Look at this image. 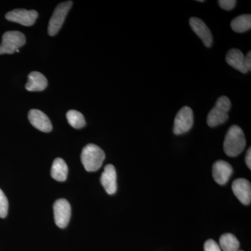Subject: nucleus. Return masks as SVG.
<instances>
[{"instance_id": "nucleus-1", "label": "nucleus", "mask_w": 251, "mask_h": 251, "mask_svg": "<svg viewBox=\"0 0 251 251\" xmlns=\"http://www.w3.org/2000/svg\"><path fill=\"white\" fill-rule=\"evenodd\" d=\"M246 143L245 135L242 128L239 126H232L225 138V153L228 156H237L244 151Z\"/></svg>"}, {"instance_id": "nucleus-2", "label": "nucleus", "mask_w": 251, "mask_h": 251, "mask_svg": "<svg viewBox=\"0 0 251 251\" xmlns=\"http://www.w3.org/2000/svg\"><path fill=\"white\" fill-rule=\"evenodd\" d=\"M105 157L102 149L94 144H89L82 150L81 161L86 171L95 172L101 167Z\"/></svg>"}, {"instance_id": "nucleus-3", "label": "nucleus", "mask_w": 251, "mask_h": 251, "mask_svg": "<svg viewBox=\"0 0 251 251\" xmlns=\"http://www.w3.org/2000/svg\"><path fill=\"white\" fill-rule=\"evenodd\" d=\"M230 108V100L225 96L220 97L216 101L215 107L208 115L207 125L211 127H215L225 123L228 119L227 112Z\"/></svg>"}, {"instance_id": "nucleus-4", "label": "nucleus", "mask_w": 251, "mask_h": 251, "mask_svg": "<svg viewBox=\"0 0 251 251\" xmlns=\"http://www.w3.org/2000/svg\"><path fill=\"white\" fill-rule=\"evenodd\" d=\"M25 36L18 31H6L2 36L0 45V54H14L25 44Z\"/></svg>"}, {"instance_id": "nucleus-5", "label": "nucleus", "mask_w": 251, "mask_h": 251, "mask_svg": "<svg viewBox=\"0 0 251 251\" xmlns=\"http://www.w3.org/2000/svg\"><path fill=\"white\" fill-rule=\"evenodd\" d=\"M73 2L72 1H67L61 3L56 7L53 15L50 20L49 34L50 36H54L57 34L63 25L67 14L72 8Z\"/></svg>"}, {"instance_id": "nucleus-6", "label": "nucleus", "mask_w": 251, "mask_h": 251, "mask_svg": "<svg viewBox=\"0 0 251 251\" xmlns=\"http://www.w3.org/2000/svg\"><path fill=\"white\" fill-rule=\"evenodd\" d=\"M193 125V112L188 106L183 107L176 114L173 131L175 135H181L191 130Z\"/></svg>"}, {"instance_id": "nucleus-7", "label": "nucleus", "mask_w": 251, "mask_h": 251, "mask_svg": "<svg viewBox=\"0 0 251 251\" xmlns=\"http://www.w3.org/2000/svg\"><path fill=\"white\" fill-rule=\"evenodd\" d=\"M54 218L55 224L60 228L67 227L72 215L70 204L65 199H59L53 206Z\"/></svg>"}, {"instance_id": "nucleus-8", "label": "nucleus", "mask_w": 251, "mask_h": 251, "mask_svg": "<svg viewBox=\"0 0 251 251\" xmlns=\"http://www.w3.org/2000/svg\"><path fill=\"white\" fill-rule=\"evenodd\" d=\"M37 11L34 10L17 9L6 14V18L11 22L17 23L26 27L33 25L38 18Z\"/></svg>"}, {"instance_id": "nucleus-9", "label": "nucleus", "mask_w": 251, "mask_h": 251, "mask_svg": "<svg viewBox=\"0 0 251 251\" xmlns=\"http://www.w3.org/2000/svg\"><path fill=\"white\" fill-rule=\"evenodd\" d=\"M232 191L237 199L242 204L249 205L251 202V183L245 179L234 180L232 185Z\"/></svg>"}, {"instance_id": "nucleus-10", "label": "nucleus", "mask_w": 251, "mask_h": 251, "mask_svg": "<svg viewBox=\"0 0 251 251\" xmlns=\"http://www.w3.org/2000/svg\"><path fill=\"white\" fill-rule=\"evenodd\" d=\"M29 122L38 130L49 133L52 129V124L49 117L44 112L36 109H32L28 115Z\"/></svg>"}, {"instance_id": "nucleus-11", "label": "nucleus", "mask_w": 251, "mask_h": 251, "mask_svg": "<svg viewBox=\"0 0 251 251\" xmlns=\"http://www.w3.org/2000/svg\"><path fill=\"white\" fill-rule=\"evenodd\" d=\"M189 23L193 31L201 38L203 44L206 47H211L213 43V36L205 23L200 18L194 17L190 19Z\"/></svg>"}, {"instance_id": "nucleus-12", "label": "nucleus", "mask_w": 251, "mask_h": 251, "mask_svg": "<svg viewBox=\"0 0 251 251\" xmlns=\"http://www.w3.org/2000/svg\"><path fill=\"white\" fill-rule=\"evenodd\" d=\"M213 177L217 184L224 185L228 181L232 174V168L227 162L216 161L213 166Z\"/></svg>"}, {"instance_id": "nucleus-13", "label": "nucleus", "mask_w": 251, "mask_h": 251, "mask_svg": "<svg viewBox=\"0 0 251 251\" xmlns=\"http://www.w3.org/2000/svg\"><path fill=\"white\" fill-rule=\"evenodd\" d=\"M100 182L109 195H113L116 193L117 173L115 167L112 165L108 164L105 167L100 176Z\"/></svg>"}, {"instance_id": "nucleus-14", "label": "nucleus", "mask_w": 251, "mask_h": 251, "mask_svg": "<svg viewBox=\"0 0 251 251\" xmlns=\"http://www.w3.org/2000/svg\"><path fill=\"white\" fill-rule=\"evenodd\" d=\"M226 60L229 66L242 74H247L249 72L245 65V56L239 50H229L226 55Z\"/></svg>"}, {"instance_id": "nucleus-15", "label": "nucleus", "mask_w": 251, "mask_h": 251, "mask_svg": "<svg viewBox=\"0 0 251 251\" xmlns=\"http://www.w3.org/2000/svg\"><path fill=\"white\" fill-rule=\"evenodd\" d=\"M47 85L48 80L46 77L41 73L34 72L28 75L25 88L29 92H41L45 90Z\"/></svg>"}, {"instance_id": "nucleus-16", "label": "nucleus", "mask_w": 251, "mask_h": 251, "mask_svg": "<svg viewBox=\"0 0 251 251\" xmlns=\"http://www.w3.org/2000/svg\"><path fill=\"white\" fill-rule=\"evenodd\" d=\"M68 167L62 158H57L54 160L51 168V176L58 181H64L67 179Z\"/></svg>"}, {"instance_id": "nucleus-17", "label": "nucleus", "mask_w": 251, "mask_h": 251, "mask_svg": "<svg viewBox=\"0 0 251 251\" xmlns=\"http://www.w3.org/2000/svg\"><path fill=\"white\" fill-rule=\"evenodd\" d=\"M231 27L237 33L245 32L251 28V16L243 14L234 18L231 22Z\"/></svg>"}, {"instance_id": "nucleus-18", "label": "nucleus", "mask_w": 251, "mask_h": 251, "mask_svg": "<svg viewBox=\"0 0 251 251\" xmlns=\"http://www.w3.org/2000/svg\"><path fill=\"white\" fill-rule=\"evenodd\" d=\"M219 243L220 248L224 251H239V242L237 238L232 234H223L220 238Z\"/></svg>"}, {"instance_id": "nucleus-19", "label": "nucleus", "mask_w": 251, "mask_h": 251, "mask_svg": "<svg viewBox=\"0 0 251 251\" xmlns=\"http://www.w3.org/2000/svg\"><path fill=\"white\" fill-rule=\"evenodd\" d=\"M67 118L69 125L77 129L83 128L85 126V117L77 110H69L67 113Z\"/></svg>"}, {"instance_id": "nucleus-20", "label": "nucleus", "mask_w": 251, "mask_h": 251, "mask_svg": "<svg viewBox=\"0 0 251 251\" xmlns=\"http://www.w3.org/2000/svg\"><path fill=\"white\" fill-rule=\"evenodd\" d=\"M9 209V202L4 192L0 189V218H5L7 216Z\"/></svg>"}, {"instance_id": "nucleus-21", "label": "nucleus", "mask_w": 251, "mask_h": 251, "mask_svg": "<svg viewBox=\"0 0 251 251\" xmlns=\"http://www.w3.org/2000/svg\"><path fill=\"white\" fill-rule=\"evenodd\" d=\"M219 5L223 9L230 11L235 7L237 1L235 0H220L218 1Z\"/></svg>"}, {"instance_id": "nucleus-22", "label": "nucleus", "mask_w": 251, "mask_h": 251, "mask_svg": "<svg viewBox=\"0 0 251 251\" xmlns=\"http://www.w3.org/2000/svg\"><path fill=\"white\" fill-rule=\"evenodd\" d=\"M204 251H221L219 244L213 239L206 241L204 244Z\"/></svg>"}, {"instance_id": "nucleus-23", "label": "nucleus", "mask_w": 251, "mask_h": 251, "mask_svg": "<svg viewBox=\"0 0 251 251\" xmlns=\"http://www.w3.org/2000/svg\"><path fill=\"white\" fill-rule=\"evenodd\" d=\"M245 65L247 67L248 72H251V52L249 51L247 55L245 56Z\"/></svg>"}, {"instance_id": "nucleus-24", "label": "nucleus", "mask_w": 251, "mask_h": 251, "mask_svg": "<svg viewBox=\"0 0 251 251\" xmlns=\"http://www.w3.org/2000/svg\"><path fill=\"white\" fill-rule=\"evenodd\" d=\"M246 163H247L248 168L251 169V150L249 148L248 150L247 155H246Z\"/></svg>"}, {"instance_id": "nucleus-25", "label": "nucleus", "mask_w": 251, "mask_h": 251, "mask_svg": "<svg viewBox=\"0 0 251 251\" xmlns=\"http://www.w3.org/2000/svg\"><path fill=\"white\" fill-rule=\"evenodd\" d=\"M199 2H204V1H203V0H199Z\"/></svg>"}, {"instance_id": "nucleus-26", "label": "nucleus", "mask_w": 251, "mask_h": 251, "mask_svg": "<svg viewBox=\"0 0 251 251\" xmlns=\"http://www.w3.org/2000/svg\"></svg>"}]
</instances>
